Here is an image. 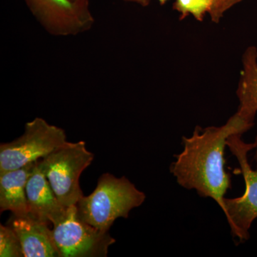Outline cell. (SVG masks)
I'll list each match as a JSON object with an SVG mask.
<instances>
[{
    "label": "cell",
    "mask_w": 257,
    "mask_h": 257,
    "mask_svg": "<svg viewBox=\"0 0 257 257\" xmlns=\"http://www.w3.org/2000/svg\"><path fill=\"white\" fill-rule=\"evenodd\" d=\"M29 213L37 219L55 226L64 219L67 208L64 207L37 161L26 186Z\"/></svg>",
    "instance_id": "cell-8"
},
{
    "label": "cell",
    "mask_w": 257,
    "mask_h": 257,
    "mask_svg": "<svg viewBox=\"0 0 257 257\" xmlns=\"http://www.w3.org/2000/svg\"><path fill=\"white\" fill-rule=\"evenodd\" d=\"M36 162L18 170L0 174V210L10 211L15 216L28 215L26 186Z\"/></svg>",
    "instance_id": "cell-10"
},
{
    "label": "cell",
    "mask_w": 257,
    "mask_h": 257,
    "mask_svg": "<svg viewBox=\"0 0 257 257\" xmlns=\"http://www.w3.org/2000/svg\"><path fill=\"white\" fill-rule=\"evenodd\" d=\"M253 124L236 111L222 126H197L190 138L184 137L183 151L170 166L177 183L194 189L201 197L211 198L223 209L225 194L231 187V175L225 170L226 140L234 134L243 135Z\"/></svg>",
    "instance_id": "cell-1"
},
{
    "label": "cell",
    "mask_w": 257,
    "mask_h": 257,
    "mask_svg": "<svg viewBox=\"0 0 257 257\" xmlns=\"http://www.w3.org/2000/svg\"><path fill=\"white\" fill-rule=\"evenodd\" d=\"M52 232L60 257H106L116 241L109 231L82 221L76 205L67 208L64 219L53 226Z\"/></svg>",
    "instance_id": "cell-6"
},
{
    "label": "cell",
    "mask_w": 257,
    "mask_h": 257,
    "mask_svg": "<svg viewBox=\"0 0 257 257\" xmlns=\"http://www.w3.org/2000/svg\"><path fill=\"white\" fill-rule=\"evenodd\" d=\"M0 256L24 257L18 234L8 224L0 225Z\"/></svg>",
    "instance_id": "cell-12"
},
{
    "label": "cell",
    "mask_w": 257,
    "mask_h": 257,
    "mask_svg": "<svg viewBox=\"0 0 257 257\" xmlns=\"http://www.w3.org/2000/svg\"><path fill=\"white\" fill-rule=\"evenodd\" d=\"M32 13L42 26L55 36L76 35L94 24L85 1L28 0Z\"/></svg>",
    "instance_id": "cell-7"
},
{
    "label": "cell",
    "mask_w": 257,
    "mask_h": 257,
    "mask_svg": "<svg viewBox=\"0 0 257 257\" xmlns=\"http://www.w3.org/2000/svg\"><path fill=\"white\" fill-rule=\"evenodd\" d=\"M94 155L84 141L67 143L47 155L38 165L61 204L68 208L76 205L83 197L79 178L92 164Z\"/></svg>",
    "instance_id": "cell-3"
},
{
    "label": "cell",
    "mask_w": 257,
    "mask_h": 257,
    "mask_svg": "<svg viewBox=\"0 0 257 257\" xmlns=\"http://www.w3.org/2000/svg\"><path fill=\"white\" fill-rule=\"evenodd\" d=\"M67 143L62 128L36 117L25 124V133L20 138L0 145V174L45 158Z\"/></svg>",
    "instance_id": "cell-4"
},
{
    "label": "cell",
    "mask_w": 257,
    "mask_h": 257,
    "mask_svg": "<svg viewBox=\"0 0 257 257\" xmlns=\"http://www.w3.org/2000/svg\"><path fill=\"white\" fill-rule=\"evenodd\" d=\"M216 0H177L175 8L184 15L192 14L197 20H202L207 12H211Z\"/></svg>",
    "instance_id": "cell-13"
},
{
    "label": "cell",
    "mask_w": 257,
    "mask_h": 257,
    "mask_svg": "<svg viewBox=\"0 0 257 257\" xmlns=\"http://www.w3.org/2000/svg\"><path fill=\"white\" fill-rule=\"evenodd\" d=\"M48 224L30 214L12 215L8 225L18 234L24 257H60Z\"/></svg>",
    "instance_id": "cell-9"
},
{
    "label": "cell",
    "mask_w": 257,
    "mask_h": 257,
    "mask_svg": "<svg viewBox=\"0 0 257 257\" xmlns=\"http://www.w3.org/2000/svg\"><path fill=\"white\" fill-rule=\"evenodd\" d=\"M146 195L125 177L105 173L99 177L94 192L83 196L76 206L82 221L102 231H109L118 218L128 217L130 211L145 202Z\"/></svg>",
    "instance_id": "cell-2"
},
{
    "label": "cell",
    "mask_w": 257,
    "mask_h": 257,
    "mask_svg": "<svg viewBox=\"0 0 257 257\" xmlns=\"http://www.w3.org/2000/svg\"><path fill=\"white\" fill-rule=\"evenodd\" d=\"M241 134L231 135L226 146L236 157L245 182V191L241 197L224 198V211L231 233L240 241L249 239V229L257 218V170H253L248 163V153L255 150L254 143L241 140Z\"/></svg>",
    "instance_id": "cell-5"
},
{
    "label": "cell",
    "mask_w": 257,
    "mask_h": 257,
    "mask_svg": "<svg viewBox=\"0 0 257 257\" xmlns=\"http://www.w3.org/2000/svg\"><path fill=\"white\" fill-rule=\"evenodd\" d=\"M162 4H164L167 0H159Z\"/></svg>",
    "instance_id": "cell-16"
},
{
    "label": "cell",
    "mask_w": 257,
    "mask_h": 257,
    "mask_svg": "<svg viewBox=\"0 0 257 257\" xmlns=\"http://www.w3.org/2000/svg\"><path fill=\"white\" fill-rule=\"evenodd\" d=\"M240 101L238 112L253 121L257 112V50L250 47L243 54V69L238 86ZM254 160L257 163V135L254 141Z\"/></svg>",
    "instance_id": "cell-11"
},
{
    "label": "cell",
    "mask_w": 257,
    "mask_h": 257,
    "mask_svg": "<svg viewBox=\"0 0 257 257\" xmlns=\"http://www.w3.org/2000/svg\"><path fill=\"white\" fill-rule=\"evenodd\" d=\"M74 1H84V0H74Z\"/></svg>",
    "instance_id": "cell-17"
},
{
    "label": "cell",
    "mask_w": 257,
    "mask_h": 257,
    "mask_svg": "<svg viewBox=\"0 0 257 257\" xmlns=\"http://www.w3.org/2000/svg\"><path fill=\"white\" fill-rule=\"evenodd\" d=\"M223 0H216L215 5H214V8L211 10V13L212 15L213 19L216 20L220 17L219 14V11H220V8L221 4H222Z\"/></svg>",
    "instance_id": "cell-14"
},
{
    "label": "cell",
    "mask_w": 257,
    "mask_h": 257,
    "mask_svg": "<svg viewBox=\"0 0 257 257\" xmlns=\"http://www.w3.org/2000/svg\"><path fill=\"white\" fill-rule=\"evenodd\" d=\"M240 1V0H223L222 4H221L220 11H219V14H221L224 11L227 9L228 8H229L231 5H234V3H237V2Z\"/></svg>",
    "instance_id": "cell-15"
}]
</instances>
